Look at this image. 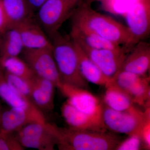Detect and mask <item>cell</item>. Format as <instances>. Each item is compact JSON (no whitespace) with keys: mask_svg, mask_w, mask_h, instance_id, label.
<instances>
[{"mask_svg":"<svg viewBox=\"0 0 150 150\" xmlns=\"http://www.w3.org/2000/svg\"><path fill=\"white\" fill-rule=\"evenodd\" d=\"M13 134L0 132V150H24Z\"/></svg>","mask_w":150,"mask_h":150,"instance_id":"26","label":"cell"},{"mask_svg":"<svg viewBox=\"0 0 150 150\" xmlns=\"http://www.w3.org/2000/svg\"><path fill=\"white\" fill-rule=\"evenodd\" d=\"M150 67V44L140 41L126 55L119 71L146 76Z\"/></svg>","mask_w":150,"mask_h":150,"instance_id":"11","label":"cell"},{"mask_svg":"<svg viewBox=\"0 0 150 150\" xmlns=\"http://www.w3.org/2000/svg\"><path fill=\"white\" fill-rule=\"evenodd\" d=\"M13 28H16L19 33L24 48H52L51 39L33 18L23 22Z\"/></svg>","mask_w":150,"mask_h":150,"instance_id":"13","label":"cell"},{"mask_svg":"<svg viewBox=\"0 0 150 150\" xmlns=\"http://www.w3.org/2000/svg\"><path fill=\"white\" fill-rule=\"evenodd\" d=\"M2 69V68H1V65H0V69Z\"/></svg>","mask_w":150,"mask_h":150,"instance_id":"33","label":"cell"},{"mask_svg":"<svg viewBox=\"0 0 150 150\" xmlns=\"http://www.w3.org/2000/svg\"><path fill=\"white\" fill-rule=\"evenodd\" d=\"M4 73L5 79L9 85L18 93L31 101V90L29 82L12 74L4 70Z\"/></svg>","mask_w":150,"mask_h":150,"instance_id":"25","label":"cell"},{"mask_svg":"<svg viewBox=\"0 0 150 150\" xmlns=\"http://www.w3.org/2000/svg\"><path fill=\"white\" fill-rule=\"evenodd\" d=\"M144 146L139 136L132 135L123 139L116 147L115 150H139Z\"/></svg>","mask_w":150,"mask_h":150,"instance_id":"27","label":"cell"},{"mask_svg":"<svg viewBox=\"0 0 150 150\" xmlns=\"http://www.w3.org/2000/svg\"><path fill=\"white\" fill-rule=\"evenodd\" d=\"M19 33L10 28L0 34V62L10 57L18 56L24 49Z\"/></svg>","mask_w":150,"mask_h":150,"instance_id":"19","label":"cell"},{"mask_svg":"<svg viewBox=\"0 0 150 150\" xmlns=\"http://www.w3.org/2000/svg\"><path fill=\"white\" fill-rule=\"evenodd\" d=\"M123 16L131 35V50L138 42L150 35V0H139Z\"/></svg>","mask_w":150,"mask_h":150,"instance_id":"8","label":"cell"},{"mask_svg":"<svg viewBox=\"0 0 150 150\" xmlns=\"http://www.w3.org/2000/svg\"><path fill=\"white\" fill-rule=\"evenodd\" d=\"M78 43L89 58L110 80L119 71L128 54L123 47L119 50L96 49Z\"/></svg>","mask_w":150,"mask_h":150,"instance_id":"9","label":"cell"},{"mask_svg":"<svg viewBox=\"0 0 150 150\" xmlns=\"http://www.w3.org/2000/svg\"><path fill=\"white\" fill-rule=\"evenodd\" d=\"M62 116L69 127L76 130L107 131L95 120L66 101L61 108Z\"/></svg>","mask_w":150,"mask_h":150,"instance_id":"15","label":"cell"},{"mask_svg":"<svg viewBox=\"0 0 150 150\" xmlns=\"http://www.w3.org/2000/svg\"><path fill=\"white\" fill-rule=\"evenodd\" d=\"M9 28L33 18V9L28 0H1Z\"/></svg>","mask_w":150,"mask_h":150,"instance_id":"18","label":"cell"},{"mask_svg":"<svg viewBox=\"0 0 150 150\" xmlns=\"http://www.w3.org/2000/svg\"><path fill=\"white\" fill-rule=\"evenodd\" d=\"M59 89L67 98V102L105 128L103 120V100L86 89L62 83Z\"/></svg>","mask_w":150,"mask_h":150,"instance_id":"6","label":"cell"},{"mask_svg":"<svg viewBox=\"0 0 150 150\" xmlns=\"http://www.w3.org/2000/svg\"><path fill=\"white\" fill-rule=\"evenodd\" d=\"M9 29V25L1 0H0V34Z\"/></svg>","mask_w":150,"mask_h":150,"instance_id":"29","label":"cell"},{"mask_svg":"<svg viewBox=\"0 0 150 150\" xmlns=\"http://www.w3.org/2000/svg\"><path fill=\"white\" fill-rule=\"evenodd\" d=\"M91 0L79 3L71 18V25L86 30L131 50V35L127 26L92 8Z\"/></svg>","mask_w":150,"mask_h":150,"instance_id":"1","label":"cell"},{"mask_svg":"<svg viewBox=\"0 0 150 150\" xmlns=\"http://www.w3.org/2000/svg\"><path fill=\"white\" fill-rule=\"evenodd\" d=\"M105 87L103 101L108 107L117 111H124L134 106L130 97L114 85L108 82Z\"/></svg>","mask_w":150,"mask_h":150,"instance_id":"20","label":"cell"},{"mask_svg":"<svg viewBox=\"0 0 150 150\" xmlns=\"http://www.w3.org/2000/svg\"><path fill=\"white\" fill-rule=\"evenodd\" d=\"M3 70L29 82L35 74L23 59L18 56L7 58L0 62Z\"/></svg>","mask_w":150,"mask_h":150,"instance_id":"22","label":"cell"},{"mask_svg":"<svg viewBox=\"0 0 150 150\" xmlns=\"http://www.w3.org/2000/svg\"><path fill=\"white\" fill-rule=\"evenodd\" d=\"M0 98L10 107L21 108L27 111L39 123H47L41 110L30 100L18 93L9 85L5 79L2 69H0Z\"/></svg>","mask_w":150,"mask_h":150,"instance_id":"10","label":"cell"},{"mask_svg":"<svg viewBox=\"0 0 150 150\" xmlns=\"http://www.w3.org/2000/svg\"><path fill=\"white\" fill-rule=\"evenodd\" d=\"M70 37L81 45L93 49L119 50L123 48L120 45L96 33L73 25L71 28Z\"/></svg>","mask_w":150,"mask_h":150,"instance_id":"17","label":"cell"},{"mask_svg":"<svg viewBox=\"0 0 150 150\" xmlns=\"http://www.w3.org/2000/svg\"><path fill=\"white\" fill-rule=\"evenodd\" d=\"M23 60L34 73L52 81L59 88L62 84L58 69L51 48H24L22 52Z\"/></svg>","mask_w":150,"mask_h":150,"instance_id":"7","label":"cell"},{"mask_svg":"<svg viewBox=\"0 0 150 150\" xmlns=\"http://www.w3.org/2000/svg\"><path fill=\"white\" fill-rule=\"evenodd\" d=\"M31 123H40L23 109L10 106L1 108L0 112L1 133L14 134L23 126Z\"/></svg>","mask_w":150,"mask_h":150,"instance_id":"14","label":"cell"},{"mask_svg":"<svg viewBox=\"0 0 150 150\" xmlns=\"http://www.w3.org/2000/svg\"><path fill=\"white\" fill-rule=\"evenodd\" d=\"M150 108L142 112L134 106L124 111L111 109L104 103L103 120L106 129L115 134L139 136L144 123L150 118Z\"/></svg>","mask_w":150,"mask_h":150,"instance_id":"4","label":"cell"},{"mask_svg":"<svg viewBox=\"0 0 150 150\" xmlns=\"http://www.w3.org/2000/svg\"><path fill=\"white\" fill-rule=\"evenodd\" d=\"M72 40L77 56L79 69L83 77L88 83L105 86L110 80L89 58L79 44L74 40Z\"/></svg>","mask_w":150,"mask_h":150,"instance_id":"16","label":"cell"},{"mask_svg":"<svg viewBox=\"0 0 150 150\" xmlns=\"http://www.w3.org/2000/svg\"><path fill=\"white\" fill-rule=\"evenodd\" d=\"M139 137L142 140L145 149H150V118L144 123L141 129Z\"/></svg>","mask_w":150,"mask_h":150,"instance_id":"28","label":"cell"},{"mask_svg":"<svg viewBox=\"0 0 150 150\" xmlns=\"http://www.w3.org/2000/svg\"><path fill=\"white\" fill-rule=\"evenodd\" d=\"M80 0H47L38 8L37 19L49 38L71 17Z\"/></svg>","mask_w":150,"mask_h":150,"instance_id":"5","label":"cell"},{"mask_svg":"<svg viewBox=\"0 0 150 150\" xmlns=\"http://www.w3.org/2000/svg\"><path fill=\"white\" fill-rule=\"evenodd\" d=\"M13 135L25 149L30 148L39 150H53L58 143L56 137L40 138L18 136L14 134Z\"/></svg>","mask_w":150,"mask_h":150,"instance_id":"23","label":"cell"},{"mask_svg":"<svg viewBox=\"0 0 150 150\" xmlns=\"http://www.w3.org/2000/svg\"><path fill=\"white\" fill-rule=\"evenodd\" d=\"M31 100L40 110L51 111L54 107L56 86L52 81L35 74L29 81Z\"/></svg>","mask_w":150,"mask_h":150,"instance_id":"12","label":"cell"},{"mask_svg":"<svg viewBox=\"0 0 150 150\" xmlns=\"http://www.w3.org/2000/svg\"><path fill=\"white\" fill-rule=\"evenodd\" d=\"M50 39L62 83L87 89L88 83L81 75L76 52L70 37L64 36L58 31Z\"/></svg>","mask_w":150,"mask_h":150,"instance_id":"3","label":"cell"},{"mask_svg":"<svg viewBox=\"0 0 150 150\" xmlns=\"http://www.w3.org/2000/svg\"><path fill=\"white\" fill-rule=\"evenodd\" d=\"M61 150H115L123 139L117 134L107 131L76 130L51 124Z\"/></svg>","mask_w":150,"mask_h":150,"instance_id":"2","label":"cell"},{"mask_svg":"<svg viewBox=\"0 0 150 150\" xmlns=\"http://www.w3.org/2000/svg\"><path fill=\"white\" fill-rule=\"evenodd\" d=\"M91 1H99L101 2V1H103V0H91Z\"/></svg>","mask_w":150,"mask_h":150,"instance_id":"31","label":"cell"},{"mask_svg":"<svg viewBox=\"0 0 150 150\" xmlns=\"http://www.w3.org/2000/svg\"><path fill=\"white\" fill-rule=\"evenodd\" d=\"M1 105L0 104V112H1Z\"/></svg>","mask_w":150,"mask_h":150,"instance_id":"32","label":"cell"},{"mask_svg":"<svg viewBox=\"0 0 150 150\" xmlns=\"http://www.w3.org/2000/svg\"><path fill=\"white\" fill-rule=\"evenodd\" d=\"M139 0H103V8L110 13L123 16Z\"/></svg>","mask_w":150,"mask_h":150,"instance_id":"24","label":"cell"},{"mask_svg":"<svg viewBox=\"0 0 150 150\" xmlns=\"http://www.w3.org/2000/svg\"><path fill=\"white\" fill-rule=\"evenodd\" d=\"M33 10L37 9L41 6L47 0H28Z\"/></svg>","mask_w":150,"mask_h":150,"instance_id":"30","label":"cell"},{"mask_svg":"<svg viewBox=\"0 0 150 150\" xmlns=\"http://www.w3.org/2000/svg\"><path fill=\"white\" fill-rule=\"evenodd\" d=\"M146 76H141L126 71H119L109 82L130 96L140 88Z\"/></svg>","mask_w":150,"mask_h":150,"instance_id":"21","label":"cell"}]
</instances>
